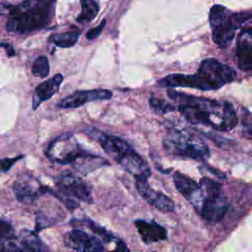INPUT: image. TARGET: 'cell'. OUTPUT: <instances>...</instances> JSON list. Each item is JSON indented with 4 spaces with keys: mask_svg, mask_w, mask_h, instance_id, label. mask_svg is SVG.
Masks as SVG:
<instances>
[{
    "mask_svg": "<svg viewBox=\"0 0 252 252\" xmlns=\"http://www.w3.org/2000/svg\"><path fill=\"white\" fill-rule=\"evenodd\" d=\"M168 98L177 103V111L191 124L210 126L217 131H230L238 123L234 106L228 101H219L178 93L168 92Z\"/></svg>",
    "mask_w": 252,
    "mask_h": 252,
    "instance_id": "1",
    "label": "cell"
},
{
    "mask_svg": "<svg viewBox=\"0 0 252 252\" xmlns=\"http://www.w3.org/2000/svg\"><path fill=\"white\" fill-rule=\"evenodd\" d=\"M236 79V72L216 58L204 59L193 75L170 74L158 83L163 88H192L201 91H213Z\"/></svg>",
    "mask_w": 252,
    "mask_h": 252,
    "instance_id": "2",
    "label": "cell"
},
{
    "mask_svg": "<svg viewBox=\"0 0 252 252\" xmlns=\"http://www.w3.org/2000/svg\"><path fill=\"white\" fill-rule=\"evenodd\" d=\"M87 134L98 141L106 154L114 158L126 171L138 176H151V169L144 160L133 150L129 144L115 135L102 133L95 128L87 131Z\"/></svg>",
    "mask_w": 252,
    "mask_h": 252,
    "instance_id": "3",
    "label": "cell"
},
{
    "mask_svg": "<svg viewBox=\"0 0 252 252\" xmlns=\"http://www.w3.org/2000/svg\"><path fill=\"white\" fill-rule=\"evenodd\" d=\"M53 1H25L13 6L6 23L9 33L27 34L48 26L54 15Z\"/></svg>",
    "mask_w": 252,
    "mask_h": 252,
    "instance_id": "4",
    "label": "cell"
},
{
    "mask_svg": "<svg viewBox=\"0 0 252 252\" xmlns=\"http://www.w3.org/2000/svg\"><path fill=\"white\" fill-rule=\"evenodd\" d=\"M47 154L52 162L71 165L78 171L85 173L107 164L100 157L83 150L72 138V135H62L54 140Z\"/></svg>",
    "mask_w": 252,
    "mask_h": 252,
    "instance_id": "5",
    "label": "cell"
},
{
    "mask_svg": "<svg viewBox=\"0 0 252 252\" xmlns=\"http://www.w3.org/2000/svg\"><path fill=\"white\" fill-rule=\"evenodd\" d=\"M251 18L252 14L248 12L235 13L222 5L212 6L209 13V23L213 42L220 49L229 48L239 27Z\"/></svg>",
    "mask_w": 252,
    "mask_h": 252,
    "instance_id": "6",
    "label": "cell"
},
{
    "mask_svg": "<svg viewBox=\"0 0 252 252\" xmlns=\"http://www.w3.org/2000/svg\"><path fill=\"white\" fill-rule=\"evenodd\" d=\"M164 146L168 154L181 158L205 161L211 156L207 144L187 130L169 129L164 139Z\"/></svg>",
    "mask_w": 252,
    "mask_h": 252,
    "instance_id": "7",
    "label": "cell"
},
{
    "mask_svg": "<svg viewBox=\"0 0 252 252\" xmlns=\"http://www.w3.org/2000/svg\"><path fill=\"white\" fill-rule=\"evenodd\" d=\"M203 190L204 198L200 214L206 221L216 224L223 220L230 203L223 191L222 185L209 177H203L199 185Z\"/></svg>",
    "mask_w": 252,
    "mask_h": 252,
    "instance_id": "8",
    "label": "cell"
},
{
    "mask_svg": "<svg viewBox=\"0 0 252 252\" xmlns=\"http://www.w3.org/2000/svg\"><path fill=\"white\" fill-rule=\"evenodd\" d=\"M55 186L57 191L54 192L50 189V193L53 194L69 210H73L78 207L77 200L92 203V195L90 187L80 179L72 173L64 172L55 178Z\"/></svg>",
    "mask_w": 252,
    "mask_h": 252,
    "instance_id": "9",
    "label": "cell"
},
{
    "mask_svg": "<svg viewBox=\"0 0 252 252\" xmlns=\"http://www.w3.org/2000/svg\"><path fill=\"white\" fill-rule=\"evenodd\" d=\"M16 198L24 204H32L42 194L50 192V188L43 186L38 179L30 174L19 176L13 186Z\"/></svg>",
    "mask_w": 252,
    "mask_h": 252,
    "instance_id": "10",
    "label": "cell"
},
{
    "mask_svg": "<svg viewBox=\"0 0 252 252\" xmlns=\"http://www.w3.org/2000/svg\"><path fill=\"white\" fill-rule=\"evenodd\" d=\"M64 243L77 252H104L102 241L97 235L75 229L64 235Z\"/></svg>",
    "mask_w": 252,
    "mask_h": 252,
    "instance_id": "11",
    "label": "cell"
},
{
    "mask_svg": "<svg viewBox=\"0 0 252 252\" xmlns=\"http://www.w3.org/2000/svg\"><path fill=\"white\" fill-rule=\"evenodd\" d=\"M148 176L135 177V185L139 194L150 205L164 212H173L175 207L173 201L163 192L153 189L148 184Z\"/></svg>",
    "mask_w": 252,
    "mask_h": 252,
    "instance_id": "12",
    "label": "cell"
},
{
    "mask_svg": "<svg viewBox=\"0 0 252 252\" xmlns=\"http://www.w3.org/2000/svg\"><path fill=\"white\" fill-rule=\"evenodd\" d=\"M113 98V93L110 90L95 89L88 91H78L63 100H61L57 106L60 109H77L87 102L94 101H105Z\"/></svg>",
    "mask_w": 252,
    "mask_h": 252,
    "instance_id": "13",
    "label": "cell"
},
{
    "mask_svg": "<svg viewBox=\"0 0 252 252\" xmlns=\"http://www.w3.org/2000/svg\"><path fill=\"white\" fill-rule=\"evenodd\" d=\"M173 183L177 191L186 198L197 210H200L204 198L201 186L192 178L179 171L173 173Z\"/></svg>",
    "mask_w": 252,
    "mask_h": 252,
    "instance_id": "14",
    "label": "cell"
},
{
    "mask_svg": "<svg viewBox=\"0 0 252 252\" xmlns=\"http://www.w3.org/2000/svg\"><path fill=\"white\" fill-rule=\"evenodd\" d=\"M237 66L242 71H252V26L244 28L236 43Z\"/></svg>",
    "mask_w": 252,
    "mask_h": 252,
    "instance_id": "15",
    "label": "cell"
},
{
    "mask_svg": "<svg viewBox=\"0 0 252 252\" xmlns=\"http://www.w3.org/2000/svg\"><path fill=\"white\" fill-rule=\"evenodd\" d=\"M63 82V76L61 74H56L52 78L40 84L34 90L33 97V110L37 111L38 107L46 101L50 100L53 95H55Z\"/></svg>",
    "mask_w": 252,
    "mask_h": 252,
    "instance_id": "16",
    "label": "cell"
},
{
    "mask_svg": "<svg viewBox=\"0 0 252 252\" xmlns=\"http://www.w3.org/2000/svg\"><path fill=\"white\" fill-rule=\"evenodd\" d=\"M135 226L141 238L146 243L158 242L168 238L166 229L156 222L149 223L143 220H137L135 222Z\"/></svg>",
    "mask_w": 252,
    "mask_h": 252,
    "instance_id": "17",
    "label": "cell"
},
{
    "mask_svg": "<svg viewBox=\"0 0 252 252\" xmlns=\"http://www.w3.org/2000/svg\"><path fill=\"white\" fill-rule=\"evenodd\" d=\"M19 238L26 252H51L39 235L32 231L22 230Z\"/></svg>",
    "mask_w": 252,
    "mask_h": 252,
    "instance_id": "18",
    "label": "cell"
},
{
    "mask_svg": "<svg viewBox=\"0 0 252 252\" xmlns=\"http://www.w3.org/2000/svg\"><path fill=\"white\" fill-rule=\"evenodd\" d=\"M80 31H69L62 34H56L50 37V42L61 49H68L76 45L80 37Z\"/></svg>",
    "mask_w": 252,
    "mask_h": 252,
    "instance_id": "19",
    "label": "cell"
},
{
    "mask_svg": "<svg viewBox=\"0 0 252 252\" xmlns=\"http://www.w3.org/2000/svg\"><path fill=\"white\" fill-rule=\"evenodd\" d=\"M81 6V13L76 19V21L80 24L90 23L97 17L100 11L99 4L96 1H93V0H82Z\"/></svg>",
    "mask_w": 252,
    "mask_h": 252,
    "instance_id": "20",
    "label": "cell"
},
{
    "mask_svg": "<svg viewBox=\"0 0 252 252\" xmlns=\"http://www.w3.org/2000/svg\"><path fill=\"white\" fill-rule=\"evenodd\" d=\"M32 73L41 78H46L50 74V63L47 56H39L32 66Z\"/></svg>",
    "mask_w": 252,
    "mask_h": 252,
    "instance_id": "21",
    "label": "cell"
},
{
    "mask_svg": "<svg viewBox=\"0 0 252 252\" xmlns=\"http://www.w3.org/2000/svg\"><path fill=\"white\" fill-rule=\"evenodd\" d=\"M149 103L153 111H155L156 113H159L161 115H166L168 113L174 112L176 110V107L173 104L167 102L166 101L157 99V98H151L149 101Z\"/></svg>",
    "mask_w": 252,
    "mask_h": 252,
    "instance_id": "22",
    "label": "cell"
},
{
    "mask_svg": "<svg viewBox=\"0 0 252 252\" xmlns=\"http://www.w3.org/2000/svg\"><path fill=\"white\" fill-rule=\"evenodd\" d=\"M242 133L245 137L251 138L252 137V114L246 110H244L242 118Z\"/></svg>",
    "mask_w": 252,
    "mask_h": 252,
    "instance_id": "23",
    "label": "cell"
},
{
    "mask_svg": "<svg viewBox=\"0 0 252 252\" xmlns=\"http://www.w3.org/2000/svg\"><path fill=\"white\" fill-rule=\"evenodd\" d=\"M14 231L10 223L0 219V239L9 240L14 238Z\"/></svg>",
    "mask_w": 252,
    "mask_h": 252,
    "instance_id": "24",
    "label": "cell"
},
{
    "mask_svg": "<svg viewBox=\"0 0 252 252\" xmlns=\"http://www.w3.org/2000/svg\"><path fill=\"white\" fill-rule=\"evenodd\" d=\"M22 158H24L23 156H19V157H16V158H13V159H10V158H6V159H2L0 160V171H3V172H6L8 171L12 166L18 162L19 160H21Z\"/></svg>",
    "mask_w": 252,
    "mask_h": 252,
    "instance_id": "25",
    "label": "cell"
},
{
    "mask_svg": "<svg viewBox=\"0 0 252 252\" xmlns=\"http://www.w3.org/2000/svg\"><path fill=\"white\" fill-rule=\"evenodd\" d=\"M0 252H23L15 243L9 240L0 241Z\"/></svg>",
    "mask_w": 252,
    "mask_h": 252,
    "instance_id": "26",
    "label": "cell"
},
{
    "mask_svg": "<svg viewBox=\"0 0 252 252\" xmlns=\"http://www.w3.org/2000/svg\"><path fill=\"white\" fill-rule=\"evenodd\" d=\"M104 26H105V20H102L101 23L98 27L91 29V30L87 33L86 38H87L88 40H90V41H93V40L97 39V38L99 37V35L101 34V31H102V29L104 28Z\"/></svg>",
    "mask_w": 252,
    "mask_h": 252,
    "instance_id": "27",
    "label": "cell"
},
{
    "mask_svg": "<svg viewBox=\"0 0 252 252\" xmlns=\"http://www.w3.org/2000/svg\"><path fill=\"white\" fill-rule=\"evenodd\" d=\"M14 5H10V4H0V16L1 15H10L12 9H13Z\"/></svg>",
    "mask_w": 252,
    "mask_h": 252,
    "instance_id": "28",
    "label": "cell"
},
{
    "mask_svg": "<svg viewBox=\"0 0 252 252\" xmlns=\"http://www.w3.org/2000/svg\"><path fill=\"white\" fill-rule=\"evenodd\" d=\"M0 47L5 49L8 56H14L15 54V50L14 49L12 48V46L10 44H7V43H0Z\"/></svg>",
    "mask_w": 252,
    "mask_h": 252,
    "instance_id": "29",
    "label": "cell"
},
{
    "mask_svg": "<svg viewBox=\"0 0 252 252\" xmlns=\"http://www.w3.org/2000/svg\"><path fill=\"white\" fill-rule=\"evenodd\" d=\"M114 252H129L127 246L124 244V242H122L121 240L117 241V247L116 250Z\"/></svg>",
    "mask_w": 252,
    "mask_h": 252,
    "instance_id": "30",
    "label": "cell"
}]
</instances>
